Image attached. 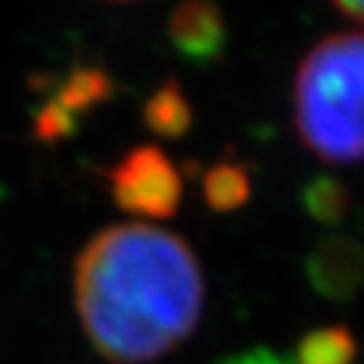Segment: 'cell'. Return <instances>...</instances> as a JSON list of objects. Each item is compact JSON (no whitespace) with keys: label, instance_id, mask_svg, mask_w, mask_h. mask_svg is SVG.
I'll return each instance as SVG.
<instances>
[{"label":"cell","instance_id":"obj_10","mask_svg":"<svg viewBox=\"0 0 364 364\" xmlns=\"http://www.w3.org/2000/svg\"><path fill=\"white\" fill-rule=\"evenodd\" d=\"M205 205L216 213L240 210L251 200V176L237 162H219L203 178Z\"/></svg>","mask_w":364,"mask_h":364},{"label":"cell","instance_id":"obj_9","mask_svg":"<svg viewBox=\"0 0 364 364\" xmlns=\"http://www.w3.org/2000/svg\"><path fill=\"white\" fill-rule=\"evenodd\" d=\"M299 203H302V210L316 224H321V227H338V224H343L353 208L348 186L340 178H335V176H326V173L313 176L311 181L302 186Z\"/></svg>","mask_w":364,"mask_h":364},{"label":"cell","instance_id":"obj_3","mask_svg":"<svg viewBox=\"0 0 364 364\" xmlns=\"http://www.w3.org/2000/svg\"><path fill=\"white\" fill-rule=\"evenodd\" d=\"M111 197L141 219H170L181 208L183 178L159 146H138L108 170Z\"/></svg>","mask_w":364,"mask_h":364},{"label":"cell","instance_id":"obj_7","mask_svg":"<svg viewBox=\"0 0 364 364\" xmlns=\"http://www.w3.org/2000/svg\"><path fill=\"white\" fill-rule=\"evenodd\" d=\"M144 124L156 138L178 141L195 124V111L176 78H168L156 87L144 103Z\"/></svg>","mask_w":364,"mask_h":364},{"label":"cell","instance_id":"obj_12","mask_svg":"<svg viewBox=\"0 0 364 364\" xmlns=\"http://www.w3.org/2000/svg\"><path fill=\"white\" fill-rule=\"evenodd\" d=\"M332 3H335L346 16H351L353 22L364 25V0H332Z\"/></svg>","mask_w":364,"mask_h":364},{"label":"cell","instance_id":"obj_1","mask_svg":"<svg viewBox=\"0 0 364 364\" xmlns=\"http://www.w3.org/2000/svg\"><path fill=\"white\" fill-rule=\"evenodd\" d=\"M73 302L100 359L151 364L195 335L205 308V275L181 235L117 224L81 248Z\"/></svg>","mask_w":364,"mask_h":364},{"label":"cell","instance_id":"obj_6","mask_svg":"<svg viewBox=\"0 0 364 364\" xmlns=\"http://www.w3.org/2000/svg\"><path fill=\"white\" fill-rule=\"evenodd\" d=\"M111 97V78L97 68H78L63 81L49 103L36 119V135L41 141H63L76 130L78 117Z\"/></svg>","mask_w":364,"mask_h":364},{"label":"cell","instance_id":"obj_4","mask_svg":"<svg viewBox=\"0 0 364 364\" xmlns=\"http://www.w3.org/2000/svg\"><path fill=\"white\" fill-rule=\"evenodd\" d=\"M168 41L178 57L210 68L227 54L230 27L213 0H178L168 16Z\"/></svg>","mask_w":364,"mask_h":364},{"label":"cell","instance_id":"obj_2","mask_svg":"<svg viewBox=\"0 0 364 364\" xmlns=\"http://www.w3.org/2000/svg\"><path fill=\"white\" fill-rule=\"evenodd\" d=\"M294 124L318 159L332 165L364 159V33H335L302 57Z\"/></svg>","mask_w":364,"mask_h":364},{"label":"cell","instance_id":"obj_11","mask_svg":"<svg viewBox=\"0 0 364 364\" xmlns=\"http://www.w3.org/2000/svg\"><path fill=\"white\" fill-rule=\"evenodd\" d=\"M216 364H294V362H287L284 356L267 351V348H248V351L227 356V359H221Z\"/></svg>","mask_w":364,"mask_h":364},{"label":"cell","instance_id":"obj_8","mask_svg":"<svg viewBox=\"0 0 364 364\" xmlns=\"http://www.w3.org/2000/svg\"><path fill=\"white\" fill-rule=\"evenodd\" d=\"M359 343L348 326L332 324L311 329L297 343L294 364H356Z\"/></svg>","mask_w":364,"mask_h":364},{"label":"cell","instance_id":"obj_5","mask_svg":"<svg viewBox=\"0 0 364 364\" xmlns=\"http://www.w3.org/2000/svg\"><path fill=\"white\" fill-rule=\"evenodd\" d=\"M305 278L318 297L351 302L364 289V246L351 235H326L305 259Z\"/></svg>","mask_w":364,"mask_h":364}]
</instances>
